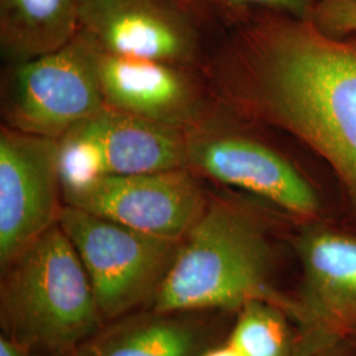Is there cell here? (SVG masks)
Segmentation results:
<instances>
[{
  "label": "cell",
  "mask_w": 356,
  "mask_h": 356,
  "mask_svg": "<svg viewBox=\"0 0 356 356\" xmlns=\"http://www.w3.org/2000/svg\"><path fill=\"white\" fill-rule=\"evenodd\" d=\"M248 98L325 156L356 193V51L304 23L254 29Z\"/></svg>",
  "instance_id": "obj_1"
},
{
  "label": "cell",
  "mask_w": 356,
  "mask_h": 356,
  "mask_svg": "<svg viewBox=\"0 0 356 356\" xmlns=\"http://www.w3.org/2000/svg\"><path fill=\"white\" fill-rule=\"evenodd\" d=\"M1 335L32 351L66 355L102 329L76 247L57 223L1 268Z\"/></svg>",
  "instance_id": "obj_2"
},
{
  "label": "cell",
  "mask_w": 356,
  "mask_h": 356,
  "mask_svg": "<svg viewBox=\"0 0 356 356\" xmlns=\"http://www.w3.org/2000/svg\"><path fill=\"white\" fill-rule=\"evenodd\" d=\"M269 261L266 236L251 216L226 202H209L178 243L153 312L185 314L270 302Z\"/></svg>",
  "instance_id": "obj_3"
},
{
  "label": "cell",
  "mask_w": 356,
  "mask_h": 356,
  "mask_svg": "<svg viewBox=\"0 0 356 356\" xmlns=\"http://www.w3.org/2000/svg\"><path fill=\"white\" fill-rule=\"evenodd\" d=\"M58 225L76 247L104 319L152 301L179 243L66 204Z\"/></svg>",
  "instance_id": "obj_4"
},
{
  "label": "cell",
  "mask_w": 356,
  "mask_h": 356,
  "mask_svg": "<svg viewBox=\"0 0 356 356\" xmlns=\"http://www.w3.org/2000/svg\"><path fill=\"white\" fill-rule=\"evenodd\" d=\"M103 107L97 49L79 33L57 51L13 64L3 88V124L53 140Z\"/></svg>",
  "instance_id": "obj_5"
},
{
  "label": "cell",
  "mask_w": 356,
  "mask_h": 356,
  "mask_svg": "<svg viewBox=\"0 0 356 356\" xmlns=\"http://www.w3.org/2000/svg\"><path fill=\"white\" fill-rule=\"evenodd\" d=\"M63 189L97 178L186 168V132L103 107L57 140Z\"/></svg>",
  "instance_id": "obj_6"
},
{
  "label": "cell",
  "mask_w": 356,
  "mask_h": 356,
  "mask_svg": "<svg viewBox=\"0 0 356 356\" xmlns=\"http://www.w3.org/2000/svg\"><path fill=\"white\" fill-rule=\"evenodd\" d=\"M189 168L107 176L64 189V204L179 242L207 207Z\"/></svg>",
  "instance_id": "obj_7"
},
{
  "label": "cell",
  "mask_w": 356,
  "mask_h": 356,
  "mask_svg": "<svg viewBox=\"0 0 356 356\" xmlns=\"http://www.w3.org/2000/svg\"><path fill=\"white\" fill-rule=\"evenodd\" d=\"M58 143L0 129V266L58 223L64 209Z\"/></svg>",
  "instance_id": "obj_8"
},
{
  "label": "cell",
  "mask_w": 356,
  "mask_h": 356,
  "mask_svg": "<svg viewBox=\"0 0 356 356\" xmlns=\"http://www.w3.org/2000/svg\"><path fill=\"white\" fill-rule=\"evenodd\" d=\"M197 20L176 0H89L78 33L107 54L188 66L201 51Z\"/></svg>",
  "instance_id": "obj_9"
},
{
  "label": "cell",
  "mask_w": 356,
  "mask_h": 356,
  "mask_svg": "<svg viewBox=\"0 0 356 356\" xmlns=\"http://www.w3.org/2000/svg\"><path fill=\"white\" fill-rule=\"evenodd\" d=\"M186 168L294 214H312L318 206L313 189L280 154L257 141L209 129L207 123L186 132Z\"/></svg>",
  "instance_id": "obj_10"
},
{
  "label": "cell",
  "mask_w": 356,
  "mask_h": 356,
  "mask_svg": "<svg viewBox=\"0 0 356 356\" xmlns=\"http://www.w3.org/2000/svg\"><path fill=\"white\" fill-rule=\"evenodd\" d=\"M107 107L189 132L206 122V99L186 66L97 51Z\"/></svg>",
  "instance_id": "obj_11"
},
{
  "label": "cell",
  "mask_w": 356,
  "mask_h": 356,
  "mask_svg": "<svg viewBox=\"0 0 356 356\" xmlns=\"http://www.w3.org/2000/svg\"><path fill=\"white\" fill-rule=\"evenodd\" d=\"M206 331L184 313L129 318L101 330L65 356H200Z\"/></svg>",
  "instance_id": "obj_12"
},
{
  "label": "cell",
  "mask_w": 356,
  "mask_h": 356,
  "mask_svg": "<svg viewBox=\"0 0 356 356\" xmlns=\"http://www.w3.org/2000/svg\"><path fill=\"white\" fill-rule=\"evenodd\" d=\"M89 0H0V47L13 64L63 48L76 38Z\"/></svg>",
  "instance_id": "obj_13"
},
{
  "label": "cell",
  "mask_w": 356,
  "mask_h": 356,
  "mask_svg": "<svg viewBox=\"0 0 356 356\" xmlns=\"http://www.w3.org/2000/svg\"><path fill=\"white\" fill-rule=\"evenodd\" d=\"M306 270L321 289L356 298V241L321 234L302 244Z\"/></svg>",
  "instance_id": "obj_14"
},
{
  "label": "cell",
  "mask_w": 356,
  "mask_h": 356,
  "mask_svg": "<svg viewBox=\"0 0 356 356\" xmlns=\"http://www.w3.org/2000/svg\"><path fill=\"white\" fill-rule=\"evenodd\" d=\"M229 343L241 356H286L289 348L286 326L267 301L243 306Z\"/></svg>",
  "instance_id": "obj_15"
},
{
  "label": "cell",
  "mask_w": 356,
  "mask_h": 356,
  "mask_svg": "<svg viewBox=\"0 0 356 356\" xmlns=\"http://www.w3.org/2000/svg\"><path fill=\"white\" fill-rule=\"evenodd\" d=\"M319 16L334 31H356V0H326L319 8Z\"/></svg>",
  "instance_id": "obj_16"
},
{
  "label": "cell",
  "mask_w": 356,
  "mask_h": 356,
  "mask_svg": "<svg viewBox=\"0 0 356 356\" xmlns=\"http://www.w3.org/2000/svg\"><path fill=\"white\" fill-rule=\"evenodd\" d=\"M220 3L236 8L247 6L266 7L281 13H292L300 17L305 15L309 7V0H220Z\"/></svg>",
  "instance_id": "obj_17"
},
{
  "label": "cell",
  "mask_w": 356,
  "mask_h": 356,
  "mask_svg": "<svg viewBox=\"0 0 356 356\" xmlns=\"http://www.w3.org/2000/svg\"><path fill=\"white\" fill-rule=\"evenodd\" d=\"M0 356H65V355H48L38 351H32L20 344L15 343L6 337H0Z\"/></svg>",
  "instance_id": "obj_18"
},
{
  "label": "cell",
  "mask_w": 356,
  "mask_h": 356,
  "mask_svg": "<svg viewBox=\"0 0 356 356\" xmlns=\"http://www.w3.org/2000/svg\"><path fill=\"white\" fill-rule=\"evenodd\" d=\"M176 1L185 10L193 13L197 19L206 17L207 13L220 3V0H176Z\"/></svg>",
  "instance_id": "obj_19"
},
{
  "label": "cell",
  "mask_w": 356,
  "mask_h": 356,
  "mask_svg": "<svg viewBox=\"0 0 356 356\" xmlns=\"http://www.w3.org/2000/svg\"><path fill=\"white\" fill-rule=\"evenodd\" d=\"M200 356H241L238 354V351L227 342L223 346H218L214 348H206L204 353Z\"/></svg>",
  "instance_id": "obj_20"
},
{
  "label": "cell",
  "mask_w": 356,
  "mask_h": 356,
  "mask_svg": "<svg viewBox=\"0 0 356 356\" xmlns=\"http://www.w3.org/2000/svg\"><path fill=\"white\" fill-rule=\"evenodd\" d=\"M314 356H322V355H314Z\"/></svg>",
  "instance_id": "obj_21"
}]
</instances>
